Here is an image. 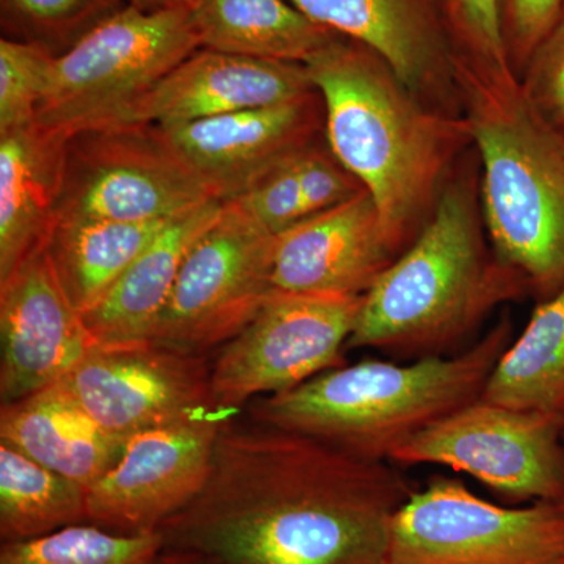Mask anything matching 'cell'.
Wrapping results in <instances>:
<instances>
[{
  "label": "cell",
  "mask_w": 564,
  "mask_h": 564,
  "mask_svg": "<svg viewBox=\"0 0 564 564\" xmlns=\"http://www.w3.org/2000/svg\"><path fill=\"white\" fill-rule=\"evenodd\" d=\"M414 491L391 462L228 421L202 492L159 534L212 564H389L393 518Z\"/></svg>",
  "instance_id": "1"
},
{
  "label": "cell",
  "mask_w": 564,
  "mask_h": 564,
  "mask_svg": "<svg viewBox=\"0 0 564 564\" xmlns=\"http://www.w3.org/2000/svg\"><path fill=\"white\" fill-rule=\"evenodd\" d=\"M306 69L323 99L329 150L372 196L403 252L432 217L452 162L473 143L466 120L423 102L380 55L344 36Z\"/></svg>",
  "instance_id": "2"
},
{
  "label": "cell",
  "mask_w": 564,
  "mask_h": 564,
  "mask_svg": "<svg viewBox=\"0 0 564 564\" xmlns=\"http://www.w3.org/2000/svg\"><path fill=\"white\" fill-rule=\"evenodd\" d=\"M455 69L484 166L481 218L494 252L543 302L564 285V132L529 101L513 70L458 57Z\"/></svg>",
  "instance_id": "3"
},
{
  "label": "cell",
  "mask_w": 564,
  "mask_h": 564,
  "mask_svg": "<svg viewBox=\"0 0 564 564\" xmlns=\"http://www.w3.org/2000/svg\"><path fill=\"white\" fill-rule=\"evenodd\" d=\"M513 340L503 318L484 339L455 355L399 364L361 361L311 378L250 404L252 422L300 433L373 462H391L415 434L480 399Z\"/></svg>",
  "instance_id": "4"
},
{
  "label": "cell",
  "mask_w": 564,
  "mask_h": 564,
  "mask_svg": "<svg viewBox=\"0 0 564 564\" xmlns=\"http://www.w3.org/2000/svg\"><path fill=\"white\" fill-rule=\"evenodd\" d=\"M530 292L521 273L486 250L474 184H445L422 231L362 295L352 348L444 355L499 304Z\"/></svg>",
  "instance_id": "5"
},
{
  "label": "cell",
  "mask_w": 564,
  "mask_h": 564,
  "mask_svg": "<svg viewBox=\"0 0 564 564\" xmlns=\"http://www.w3.org/2000/svg\"><path fill=\"white\" fill-rule=\"evenodd\" d=\"M198 50L191 7L124 6L55 57L35 124L65 140L107 124Z\"/></svg>",
  "instance_id": "6"
},
{
  "label": "cell",
  "mask_w": 564,
  "mask_h": 564,
  "mask_svg": "<svg viewBox=\"0 0 564 564\" xmlns=\"http://www.w3.org/2000/svg\"><path fill=\"white\" fill-rule=\"evenodd\" d=\"M563 563L564 500L500 507L436 477L393 518L389 564Z\"/></svg>",
  "instance_id": "7"
},
{
  "label": "cell",
  "mask_w": 564,
  "mask_h": 564,
  "mask_svg": "<svg viewBox=\"0 0 564 564\" xmlns=\"http://www.w3.org/2000/svg\"><path fill=\"white\" fill-rule=\"evenodd\" d=\"M276 236L231 199L196 240L150 343L206 356L237 336L272 299Z\"/></svg>",
  "instance_id": "8"
},
{
  "label": "cell",
  "mask_w": 564,
  "mask_h": 564,
  "mask_svg": "<svg viewBox=\"0 0 564 564\" xmlns=\"http://www.w3.org/2000/svg\"><path fill=\"white\" fill-rule=\"evenodd\" d=\"M209 199L159 126H98L65 140L57 223L162 220Z\"/></svg>",
  "instance_id": "9"
},
{
  "label": "cell",
  "mask_w": 564,
  "mask_h": 564,
  "mask_svg": "<svg viewBox=\"0 0 564 564\" xmlns=\"http://www.w3.org/2000/svg\"><path fill=\"white\" fill-rule=\"evenodd\" d=\"M361 299L274 292L212 364L214 403L236 413L344 366Z\"/></svg>",
  "instance_id": "10"
},
{
  "label": "cell",
  "mask_w": 564,
  "mask_h": 564,
  "mask_svg": "<svg viewBox=\"0 0 564 564\" xmlns=\"http://www.w3.org/2000/svg\"><path fill=\"white\" fill-rule=\"evenodd\" d=\"M391 463L451 467L516 503L564 500L560 419L481 397L415 434Z\"/></svg>",
  "instance_id": "11"
},
{
  "label": "cell",
  "mask_w": 564,
  "mask_h": 564,
  "mask_svg": "<svg viewBox=\"0 0 564 564\" xmlns=\"http://www.w3.org/2000/svg\"><path fill=\"white\" fill-rule=\"evenodd\" d=\"M210 370L206 356L152 343L99 344L58 383L104 432L128 441L221 410L212 397Z\"/></svg>",
  "instance_id": "12"
},
{
  "label": "cell",
  "mask_w": 564,
  "mask_h": 564,
  "mask_svg": "<svg viewBox=\"0 0 564 564\" xmlns=\"http://www.w3.org/2000/svg\"><path fill=\"white\" fill-rule=\"evenodd\" d=\"M231 411L214 410L133 434L113 467L87 489V522L121 534L158 533L202 492Z\"/></svg>",
  "instance_id": "13"
},
{
  "label": "cell",
  "mask_w": 564,
  "mask_h": 564,
  "mask_svg": "<svg viewBox=\"0 0 564 564\" xmlns=\"http://www.w3.org/2000/svg\"><path fill=\"white\" fill-rule=\"evenodd\" d=\"M212 198L231 202L325 132L317 90L274 106L159 126Z\"/></svg>",
  "instance_id": "14"
},
{
  "label": "cell",
  "mask_w": 564,
  "mask_h": 564,
  "mask_svg": "<svg viewBox=\"0 0 564 564\" xmlns=\"http://www.w3.org/2000/svg\"><path fill=\"white\" fill-rule=\"evenodd\" d=\"M98 345L63 292L46 250L0 284L2 404L57 384Z\"/></svg>",
  "instance_id": "15"
},
{
  "label": "cell",
  "mask_w": 564,
  "mask_h": 564,
  "mask_svg": "<svg viewBox=\"0 0 564 564\" xmlns=\"http://www.w3.org/2000/svg\"><path fill=\"white\" fill-rule=\"evenodd\" d=\"M310 20L380 55L423 102L458 115L455 51L437 0H289Z\"/></svg>",
  "instance_id": "16"
},
{
  "label": "cell",
  "mask_w": 564,
  "mask_h": 564,
  "mask_svg": "<svg viewBox=\"0 0 564 564\" xmlns=\"http://www.w3.org/2000/svg\"><path fill=\"white\" fill-rule=\"evenodd\" d=\"M402 251L369 192L311 215L274 242V292L362 296Z\"/></svg>",
  "instance_id": "17"
},
{
  "label": "cell",
  "mask_w": 564,
  "mask_h": 564,
  "mask_svg": "<svg viewBox=\"0 0 564 564\" xmlns=\"http://www.w3.org/2000/svg\"><path fill=\"white\" fill-rule=\"evenodd\" d=\"M314 90L302 63L198 50L107 124H182L274 106Z\"/></svg>",
  "instance_id": "18"
},
{
  "label": "cell",
  "mask_w": 564,
  "mask_h": 564,
  "mask_svg": "<svg viewBox=\"0 0 564 564\" xmlns=\"http://www.w3.org/2000/svg\"><path fill=\"white\" fill-rule=\"evenodd\" d=\"M65 139L39 126L0 133V284L46 250L57 225Z\"/></svg>",
  "instance_id": "19"
},
{
  "label": "cell",
  "mask_w": 564,
  "mask_h": 564,
  "mask_svg": "<svg viewBox=\"0 0 564 564\" xmlns=\"http://www.w3.org/2000/svg\"><path fill=\"white\" fill-rule=\"evenodd\" d=\"M223 204L209 199L172 218L101 302L82 314L98 344L150 343L182 263L196 240L220 218Z\"/></svg>",
  "instance_id": "20"
},
{
  "label": "cell",
  "mask_w": 564,
  "mask_h": 564,
  "mask_svg": "<svg viewBox=\"0 0 564 564\" xmlns=\"http://www.w3.org/2000/svg\"><path fill=\"white\" fill-rule=\"evenodd\" d=\"M0 441L62 477L90 488L124 451L61 383L2 404Z\"/></svg>",
  "instance_id": "21"
},
{
  "label": "cell",
  "mask_w": 564,
  "mask_h": 564,
  "mask_svg": "<svg viewBox=\"0 0 564 564\" xmlns=\"http://www.w3.org/2000/svg\"><path fill=\"white\" fill-rule=\"evenodd\" d=\"M191 14L199 50L261 61L306 65L340 36L289 0H195Z\"/></svg>",
  "instance_id": "22"
},
{
  "label": "cell",
  "mask_w": 564,
  "mask_h": 564,
  "mask_svg": "<svg viewBox=\"0 0 564 564\" xmlns=\"http://www.w3.org/2000/svg\"><path fill=\"white\" fill-rule=\"evenodd\" d=\"M172 218L65 220L55 225L46 252L63 292L80 315L101 302Z\"/></svg>",
  "instance_id": "23"
},
{
  "label": "cell",
  "mask_w": 564,
  "mask_h": 564,
  "mask_svg": "<svg viewBox=\"0 0 564 564\" xmlns=\"http://www.w3.org/2000/svg\"><path fill=\"white\" fill-rule=\"evenodd\" d=\"M488 402L564 414V285L533 311L524 332L494 367L481 393Z\"/></svg>",
  "instance_id": "24"
},
{
  "label": "cell",
  "mask_w": 564,
  "mask_h": 564,
  "mask_svg": "<svg viewBox=\"0 0 564 564\" xmlns=\"http://www.w3.org/2000/svg\"><path fill=\"white\" fill-rule=\"evenodd\" d=\"M87 522V488L0 441V538L33 540Z\"/></svg>",
  "instance_id": "25"
},
{
  "label": "cell",
  "mask_w": 564,
  "mask_h": 564,
  "mask_svg": "<svg viewBox=\"0 0 564 564\" xmlns=\"http://www.w3.org/2000/svg\"><path fill=\"white\" fill-rule=\"evenodd\" d=\"M162 547L159 532L121 534L84 522L33 540L2 543L0 564H147Z\"/></svg>",
  "instance_id": "26"
},
{
  "label": "cell",
  "mask_w": 564,
  "mask_h": 564,
  "mask_svg": "<svg viewBox=\"0 0 564 564\" xmlns=\"http://www.w3.org/2000/svg\"><path fill=\"white\" fill-rule=\"evenodd\" d=\"M122 7V0H2V24L6 39L40 44L57 57Z\"/></svg>",
  "instance_id": "27"
},
{
  "label": "cell",
  "mask_w": 564,
  "mask_h": 564,
  "mask_svg": "<svg viewBox=\"0 0 564 564\" xmlns=\"http://www.w3.org/2000/svg\"><path fill=\"white\" fill-rule=\"evenodd\" d=\"M54 61L40 44L0 40V133L35 124Z\"/></svg>",
  "instance_id": "28"
},
{
  "label": "cell",
  "mask_w": 564,
  "mask_h": 564,
  "mask_svg": "<svg viewBox=\"0 0 564 564\" xmlns=\"http://www.w3.org/2000/svg\"><path fill=\"white\" fill-rule=\"evenodd\" d=\"M437 3L456 57L484 69L513 70L503 35L500 0H437Z\"/></svg>",
  "instance_id": "29"
},
{
  "label": "cell",
  "mask_w": 564,
  "mask_h": 564,
  "mask_svg": "<svg viewBox=\"0 0 564 564\" xmlns=\"http://www.w3.org/2000/svg\"><path fill=\"white\" fill-rule=\"evenodd\" d=\"M296 158L299 154L278 165L256 182L250 191L236 198L259 225L274 236L310 217L304 207Z\"/></svg>",
  "instance_id": "30"
},
{
  "label": "cell",
  "mask_w": 564,
  "mask_h": 564,
  "mask_svg": "<svg viewBox=\"0 0 564 564\" xmlns=\"http://www.w3.org/2000/svg\"><path fill=\"white\" fill-rule=\"evenodd\" d=\"M300 187L307 215L321 214L350 202L366 192L361 182L333 151L318 141L310 144L296 158Z\"/></svg>",
  "instance_id": "31"
},
{
  "label": "cell",
  "mask_w": 564,
  "mask_h": 564,
  "mask_svg": "<svg viewBox=\"0 0 564 564\" xmlns=\"http://www.w3.org/2000/svg\"><path fill=\"white\" fill-rule=\"evenodd\" d=\"M527 98L564 132V10L519 77Z\"/></svg>",
  "instance_id": "32"
},
{
  "label": "cell",
  "mask_w": 564,
  "mask_h": 564,
  "mask_svg": "<svg viewBox=\"0 0 564 564\" xmlns=\"http://www.w3.org/2000/svg\"><path fill=\"white\" fill-rule=\"evenodd\" d=\"M508 57L521 77L534 50L540 46L564 10V0H500Z\"/></svg>",
  "instance_id": "33"
},
{
  "label": "cell",
  "mask_w": 564,
  "mask_h": 564,
  "mask_svg": "<svg viewBox=\"0 0 564 564\" xmlns=\"http://www.w3.org/2000/svg\"><path fill=\"white\" fill-rule=\"evenodd\" d=\"M122 2L133 9L152 13V11L184 9V7H191L195 0H122Z\"/></svg>",
  "instance_id": "34"
},
{
  "label": "cell",
  "mask_w": 564,
  "mask_h": 564,
  "mask_svg": "<svg viewBox=\"0 0 564 564\" xmlns=\"http://www.w3.org/2000/svg\"><path fill=\"white\" fill-rule=\"evenodd\" d=\"M147 564H212L199 556L185 554V552L172 551V549H163L151 562Z\"/></svg>",
  "instance_id": "35"
},
{
  "label": "cell",
  "mask_w": 564,
  "mask_h": 564,
  "mask_svg": "<svg viewBox=\"0 0 564 564\" xmlns=\"http://www.w3.org/2000/svg\"><path fill=\"white\" fill-rule=\"evenodd\" d=\"M560 422H562V429H563V433H564V414L562 415V419H560Z\"/></svg>",
  "instance_id": "36"
},
{
  "label": "cell",
  "mask_w": 564,
  "mask_h": 564,
  "mask_svg": "<svg viewBox=\"0 0 564 564\" xmlns=\"http://www.w3.org/2000/svg\"><path fill=\"white\" fill-rule=\"evenodd\" d=\"M564 564V563H563Z\"/></svg>",
  "instance_id": "37"
}]
</instances>
